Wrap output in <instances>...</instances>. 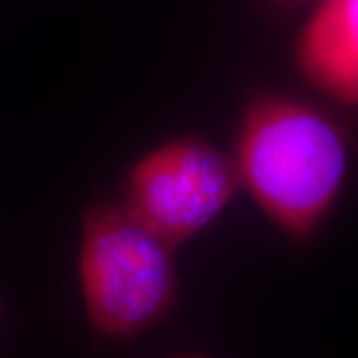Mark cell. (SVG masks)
<instances>
[{
	"mask_svg": "<svg viewBox=\"0 0 358 358\" xmlns=\"http://www.w3.org/2000/svg\"><path fill=\"white\" fill-rule=\"evenodd\" d=\"M173 250L120 204L83 213L78 277L96 334L133 337L168 315L178 292Z\"/></svg>",
	"mask_w": 358,
	"mask_h": 358,
	"instance_id": "7a4b0ae2",
	"label": "cell"
},
{
	"mask_svg": "<svg viewBox=\"0 0 358 358\" xmlns=\"http://www.w3.org/2000/svg\"><path fill=\"white\" fill-rule=\"evenodd\" d=\"M231 156L241 187L295 239H306L324 222L350 168L348 138L337 120L279 92L249 98Z\"/></svg>",
	"mask_w": 358,
	"mask_h": 358,
	"instance_id": "6da1fadb",
	"label": "cell"
},
{
	"mask_svg": "<svg viewBox=\"0 0 358 358\" xmlns=\"http://www.w3.org/2000/svg\"><path fill=\"white\" fill-rule=\"evenodd\" d=\"M268 2L275 3V6L284 7V8H294L297 6H302V3L310 2V0H268ZM312 2H313V0H312Z\"/></svg>",
	"mask_w": 358,
	"mask_h": 358,
	"instance_id": "5b68a950",
	"label": "cell"
},
{
	"mask_svg": "<svg viewBox=\"0 0 358 358\" xmlns=\"http://www.w3.org/2000/svg\"><path fill=\"white\" fill-rule=\"evenodd\" d=\"M303 82L347 108L358 105V0H313L294 43Z\"/></svg>",
	"mask_w": 358,
	"mask_h": 358,
	"instance_id": "277c9868",
	"label": "cell"
},
{
	"mask_svg": "<svg viewBox=\"0 0 358 358\" xmlns=\"http://www.w3.org/2000/svg\"><path fill=\"white\" fill-rule=\"evenodd\" d=\"M120 208L176 249L211 224L241 189L232 156L199 134L155 146L129 168Z\"/></svg>",
	"mask_w": 358,
	"mask_h": 358,
	"instance_id": "3957f363",
	"label": "cell"
}]
</instances>
